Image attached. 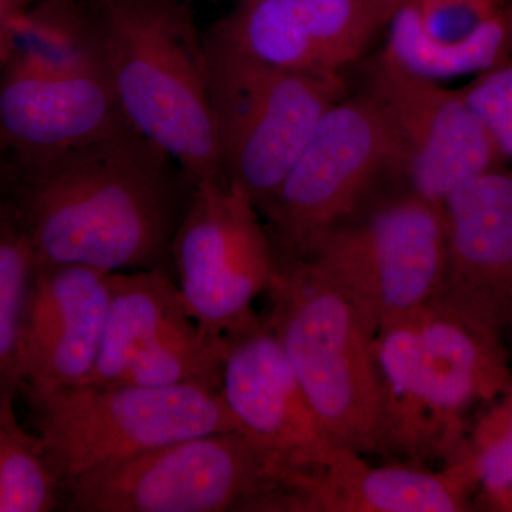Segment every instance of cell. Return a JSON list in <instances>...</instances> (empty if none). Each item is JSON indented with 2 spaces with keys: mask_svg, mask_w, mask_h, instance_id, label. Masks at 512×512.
Masks as SVG:
<instances>
[{
  "mask_svg": "<svg viewBox=\"0 0 512 512\" xmlns=\"http://www.w3.org/2000/svg\"><path fill=\"white\" fill-rule=\"evenodd\" d=\"M191 319L173 271L113 272L106 328L96 366L80 384H117L141 353Z\"/></svg>",
  "mask_w": 512,
  "mask_h": 512,
  "instance_id": "obj_18",
  "label": "cell"
},
{
  "mask_svg": "<svg viewBox=\"0 0 512 512\" xmlns=\"http://www.w3.org/2000/svg\"><path fill=\"white\" fill-rule=\"evenodd\" d=\"M460 90L484 121L505 161H512V57L473 77Z\"/></svg>",
  "mask_w": 512,
  "mask_h": 512,
  "instance_id": "obj_25",
  "label": "cell"
},
{
  "mask_svg": "<svg viewBox=\"0 0 512 512\" xmlns=\"http://www.w3.org/2000/svg\"><path fill=\"white\" fill-rule=\"evenodd\" d=\"M384 177L407 181L402 140L372 93L345 96L320 119L285 180L259 211L279 265L353 217Z\"/></svg>",
  "mask_w": 512,
  "mask_h": 512,
  "instance_id": "obj_8",
  "label": "cell"
},
{
  "mask_svg": "<svg viewBox=\"0 0 512 512\" xmlns=\"http://www.w3.org/2000/svg\"><path fill=\"white\" fill-rule=\"evenodd\" d=\"M222 174L258 211L271 201L323 114L346 94L340 72H299L255 62L202 36Z\"/></svg>",
  "mask_w": 512,
  "mask_h": 512,
  "instance_id": "obj_7",
  "label": "cell"
},
{
  "mask_svg": "<svg viewBox=\"0 0 512 512\" xmlns=\"http://www.w3.org/2000/svg\"><path fill=\"white\" fill-rule=\"evenodd\" d=\"M266 295L265 318L330 440L360 456L384 453L376 320L303 262L279 265Z\"/></svg>",
  "mask_w": 512,
  "mask_h": 512,
  "instance_id": "obj_4",
  "label": "cell"
},
{
  "mask_svg": "<svg viewBox=\"0 0 512 512\" xmlns=\"http://www.w3.org/2000/svg\"><path fill=\"white\" fill-rule=\"evenodd\" d=\"M126 124L104 74L55 76L13 66L0 73V138L10 151L80 146Z\"/></svg>",
  "mask_w": 512,
  "mask_h": 512,
  "instance_id": "obj_17",
  "label": "cell"
},
{
  "mask_svg": "<svg viewBox=\"0 0 512 512\" xmlns=\"http://www.w3.org/2000/svg\"><path fill=\"white\" fill-rule=\"evenodd\" d=\"M375 353L384 453L417 466L427 458L460 456L468 410L497 399L512 384L500 333L440 301L380 323Z\"/></svg>",
  "mask_w": 512,
  "mask_h": 512,
  "instance_id": "obj_3",
  "label": "cell"
},
{
  "mask_svg": "<svg viewBox=\"0 0 512 512\" xmlns=\"http://www.w3.org/2000/svg\"><path fill=\"white\" fill-rule=\"evenodd\" d=\"M380 53L443 83L512 57V0H397Z\"/></svg>",
  "mask_w": 512,
  "mask_h": 512,
  "instance_id": "obj_15",
  "label": "cell"
},
{
  "mask_svg": "<svg viewBox=\"0 0 512 512\" xmlns=\"http://www.w3.org/2000/svg\"><path fill=\"white\" fill-rule=\"evenodd\" d=\"M127 123L192 183L221 177L204 39L184 0H80Z\"/></svg>",
  "mask_w": 512,
  "mask_h": 512,
  "instance_id": "obj_2",
  "label": "cell"
},
{
  "mask_svg": "<svg viewBox=\"0 0 512 512\" xmlns=\"http://www.w3.org/2000/svg\"><path fill=\"white\" fill-rule=\"evenodd\" d=\"M225 336L221 393L241 430L293 471L330 463L342 448L323 429L265 316Z\"/></svg>",
  "mask_w": 512,
  "mask_h": 512,
  "instance_id": "obj_12",
  "label": "cell"
},
{
  "mask_svg": "<svg viewBox=\"0 0 512 512\" xmlns=\"http://www.w3.org/2000/svg\"><path fill=\"white\" fill-rule=\"evenodd\" d=\"M292 262L311 266L348 293L377 325L410 315L440 301L446 271L443 202L406 188L365 217L320 232Z\"/></svg>",
  "mask_w": 512,
  "mask_h": 512,
  "instance_id": "obj_9",
  "label": "cell"
},
{
  "mask_svg": "<svg viewBox=\"0 0 512 512\" xmlns=\"http://www.w3.org/2000/svg\"><path fill=\"white\" fill-rule=\"evenodd\" d=\"M194 183L163 147L126 124L90 143L8 150L0 201L36 266L173 271V244Z\"/></svg>",
  "mask_w": 512,
  "mask_h": 512,
  "instance_id": "obj_1",
  "label": "cell"
},
{
  "mask_svg": "<svg viewBox=\"0 0 512 512\" xmlns=\"http://www.w3.org/2000/svg\"><path fill=\"white\" fill-rule=\"evenodd\" d=\"M461 454L490 504L512 511V384L478 421Z\"/></svg>",
  "mask_w": 512,
  "mask_h": 512,
  "instance_id": "obj_24",
  "label": "cell"
},
{
  "mask_svg": "<svg viewBox=\"0 0 512 512\" xmlns=\"http://www.w3.org/2000/svg\"><path fill=\"white\" fill-rule=\"evenodd\" d=\"M185 306L202 328L231 335L259 318L254 302L279 271L258 208L227 177L194 184L173 244Z\"/></svg>",
  "mask_w": 512,
  "mask_h": 512,
  "instance_id": "obj_10",
  "label": "cell"
},
{
  "mask_svg": "<svg viewBox=\"0 0 512 512\" xmlns=\"http://www.w3.org/2000/svg\"><path fill=\"white\" fill-rule=\"evenodd\" d=\"M6 66L55 76L104 74L99 33L80 0H37L13 22Z\"/></svg>",
  "mask_w": 512,
  "mask_h": 512,
  "instance_id": "obj_19",
  "label": "cell"
},
{
  "mask_svg": "<svg viewBox=\"0 0 512 512\" xmlns=\"http://www.w3.org/2000/svg\"><path fill=\"white\" fill-rule=\"evenodd\" d=\"M184 2H188V0H184Z\"/></svg>",
  "mask_w": 512,
  "mask_h": 512,
  "instance_id": "obj_28",
  "label": "cell"
},
{
  "mask_svg": "<svg viewBox=\"0 0 512 512\" xmlns=\"http://www.w3.org/2000/svg\"><path fill=\"white\" fill-rule=\"evenodd\" d=\"M13 399L0 396V512L57 510L62 484L39 437L16 420Z\"/></svg>",
  "mask_w": 512,
  "mask_h": 512,
  "instance_id": "obj_22",
  "label": "cell"
},
{
  "mask_svg": "<svg viewBox=\"0 0 512 512\" xmlns=\"http://www.w3.org/2000/svg\"><path fill=\"white\" fill-rule=\"evenodd\" d=\"M40 443L60 484L174 441L241 430L220 389L72 384L28 387Z\"/></svg>",
  "mask_w": 512,
  "mask_h": 512,
  "instance_id": "obj_6",
  "label": "cell"
},
{
  "mask_svg": "<svg viewBox=\"0 0 512 512\" xmlns=\"http://www.w3.org/2000/svg\"><path fill=\"white\" fill-rule=\"evenodd\" d=\"M477 487L464 456L431 471L410 463L373 467L342 448L326 466L293 471L285 512H460Z\"/></svg>",
  "mask_w": 512,
  "mask_h": 512,
  "instance_id": "obj_16",
  "label": "cell"
},
{
  "mask_svg": "<svg viewBox=\"0 0 512 512\" xmlns=\"http://www.w3.org/2000/svg\"><path fill=\"white\" fill-rule=\"evenodd\" d=\"M111 274L86 265L36 266L23 323V387L86 382L103 342Z\"/></svg>",
  "mask_w": 512,
  "mask_h": 512,
  "instance_id": "obj_14",
  "label": "cell"
},
{
  "mask_svg": "<svg viewBox=\"0 0 512 512\" xmlns=\"http://www.w3.org/2000/svg\"><path fill=\"white\" fill-rule=\"evenodd\" d=\"M289 471L245 431L205 434L67 481L60 507L72 512H281Z\"/></svg>",
  "mask_w": 512,
  "mask_h": 512,
  "instance_id": "obj_5",
  "label": "cell"
},
{
  "mask_svg": "<svg viewBox=\"0 0 512 512\" xmlns=\"http://www.w3.org/2000/svg\"><path fill=\"white\" fill-rule=\"evenodd\" d=\"M36 2L37 0H0V73L8 62L13 22Z\"/></svg>",
  "mask_w": 512,
  "mask_h": 512,
  "instance_id": "obj_26",
  "label": "cell"
},
{
  "mask_svg": "<svg viewBox=\"0 0 512 512\" xmlns=\"http://www.w3.org/2000/svg\"><path fill=\"white\" fill-rule=\"evenodd\" d=\"M36 259L25 231L0 201V396L23 387V323Z\"/></svg>",
  "mask_w": 512,
  "mask_h": 512,
  "instance_id": "obj_21",
  "label": "cell"
},
{
  "mask_svg": "<svg viewBox=\"0 0 512 512\" xmlns=\"http://www.w3.org/2000/svg\"><path fill=\"white\" fill-rule=\"evenodd\" d=\"M366 90L402 140L407 181L417 194L443 202L464 181L503 168L500 148L460 89H447L379 55Z\"/></svg>",
  "mask_w": 512,
  "mask_h": 512,
  "instance_id": "obj_11",
  "label": "cell"
},
{
  "mask_svg": "<svg viewBox=\"0 0 512 512\" xmlns=\"http://www.w3.org/2000/svg\"><path fill=\"white\" fill-rule=\"evenodd\" d=\"M446 271L440 302L495 333L512 325V173L464 181L443 200Z\"/></svg>",
  "mask_w": 512,
  "mask_h": 512,
  "instance_id": "obj_13",
  "label": "cell"
},
{
  "mask_svg": "<svg viewBox=\"0 0 512 512\" xmlns=\"http://www.w3.org/2000/svg\"><path fill=\"white\" fill-rule=\"evenodd\" d=\"M330 69L340 72L386 28L397 0H288Z\"/></svg>",
  "mask_w": 512,
  "mask_h": 512,
  "instance_id": "obj_23",
  "label": "cell"
},
{
  "mask_svg": "<svg viewBox=\"0 0 512 512\" xmlns=\"http://www.w3.org/2000/svg\"><path fill=\"white\" fill-rule=\"evenodd\" d=\"M207 33L268 66L336 72L323 60L288 0H238Z\"/></svg>",
  "mask_w": 512,
  "mask_h": 512,
  "instance_id": "obj_20",
  "label": "cell"
},
{
  "mask_svg": "<svg viewBox=\"0 0 512 512\" xmlns=\"http://www.w3.org/2000/svg\"><path fill=\"white\" fill-rule=\"evenodd\" d=\"M6 160H8V148L0 138V185H2L3 174H5Z\"/></svg>",
  "mask_w": 512,
  "mask_h": 512,
  "instance_id": "obj_27",
  "label": "cell"
}]
</instances>
